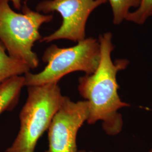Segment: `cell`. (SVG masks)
<instances>
[{"label":"cell","instance_id":"1","mask_svg":"<svg viewBox=\"0 0 152 152\" xmlns=\"http://www.w3.org/2000/svg\"><path fill=\"white\" fill-rule=\"evenodd\" d=\"M98 40L100 59L98 68L92 74L79 78L78 90L88 104L87 124L93 125L101 121L107 135L116 136L121 133L124 126L120 110L130 106L120 98L117 75L127 68L129 61L125 59L112 60L114 46L112 33L100 35Z\"/></svg>","mask_w":152,"mask_h":152},{"label":"cell","instance_id":"2","mask_svg":"<svg viewBox=\"0 0 152 152\" xmlns=\"http://www.w3.org/2000/svg\"><path fill=\"white\" fill-rule=\"evenodd\" d=\"M27 87V99L19 114L20 129L6 152H34L64 96L58 82Z\"/></svg>","mask_w":152,"mask_h":152},{"label":"cell","instance_id":"3","mask_svg":"<svg viewBox=\"0 0 152 152\" xmlns=\"http://www.w3.org/2000/svg\"><path fill=\"white\" fill-rule=\"evenodd\" d=\"M10 0H0V41L11 57L20 60L30 69L39 65L38 56L33 51L34 44L42 39L39 28L51 22L53 15L33 11L26 4L22 13L14 11Z\"/></svg>","mask_w":152,"mask_h":152},{"label":"cell","instance_id":"4","mask_svg":"<svg viewBox=\"0 0 152 152\" xmlns=\"http://www.w3.org/2000/svg\"><path fill=\"white\" fill-rule=\"evenodd\" d=\"M42 59L47 65L38 73L29 72L24 75L25 86L58 82L64 76L75 72L92 74L100 62V44L97 39L89 37L68 48L51 45L45 51Z\"/></svg>","mask_w":152,"mask_h":152},{"label":"cell","instance_id":"5","mask_svg":"<svg viewBox=\"0 0 152 152\" xmlns=\"http://www.w3.org/2000/svg\"><path fill=\"white\" fill-rule=\"evenodd\" d=\"M106 2L105 0H45L39 2L36 6V11L44 14L56 11L63 19L60 27L42 38L40 41L48 43L55 40L68 39L78 42L84 39L90 14Z\"/></svg>","mask_w":152,"mask_h":152},{"label":"cell","instance_id":"6","mask_svg":"<svg viewBox=\"0 0 152 152\" xmlns=\"http://www.w3.org/2000/svg\"><path fill=\"white\" fill-rule=\"evenodd\" d=\"M89 114L86 100L74 102L64 96L48 130L49 148L46 152H78L77 136Z\"/></svg>","mask_w":152,"mask_h":152},{"label":"cell","instance_id":"7","mask_svg":"<svg viewBox=\"0 0 152 152\" xmlns=\"http://www.w3.org/2000/svg\"><path fill=\"white\" fill-rule=\"evenodd\" d=\"M24 81V76H15L0 83V114L16 106Z\"/></svg>","mask_w":152,"mask_h":152},{"label":"cell","instance_id":"8","mask_svg":"<svg viewBox=\"0 0 152 152\" xmlns=\"http://www.w3.org/2000/svg\"><path fill=\"white\" fill-rule=\"evenodd\" d=\"M27 64L11 57L0 41V83L15 76L26 75L30 71Z\"/></svg>","mask_w":152,"mask_h":152},{"label":"cell","instance_id":"9","mask_svg":"<svg viewBox=\"0 0 152 152\" xmlns=\"http://www.w3.org/2000/svg\"><path fill=\"white\" fill-rule=\"evenodd\" d=\"M111 6L115 25H120L130 13L131 8L136 9L140 4L141 0H105Z\"/></svg>","mask_w":152,"mask_h":152},{"label":"cell","instance_id":"10","mask_svg":"<svg viewBox=\"0 0 152 152\" xmlns=\"http://www.w3.org/2000/svg\"><path fill=\"white\" fill-rule=\"evenodd\" d=\"M152 16V0H141L139 6L134 11H130L126 20L138 25L144 24Z\"/></svg>","mask_w":152,"mask_h":152},{"label":"cell","instance_id":"11","mask_svg":"<svg viewBox=\"0 0 152 152\" xmlns=\"http://www.w3.org/2000/svg\"><path fill=\"white\" fill-rule=\"evenodd\" d=\"M11 1L14 8L17 10H20L22 7L21 0H10Z\"/></svg>","mask_w":152,"mask_h":152},{"label":"cell","instance_id":"12","mask_svg":"<svg viewBox=\"0 0 152 152\" xmlns=\"http://www.w3.org/2000/svg\"><path fill=\"white\" fill-rule=\"evenodd\" d=\"M78 152H92V151H85V150H80V151H78Z\"/></svg>","mask_w":152,"mask_h":152},{"label":"cell","instance_id":"13","mask_svg":"<svg viewBox=\"0 0 152 152\" xmlns=\"http://www.w3.org/2000/svg\"><path fill=\"white\" fill-rule=\"evenodd\" d=\"M148 152H152V148L151 149H150V150L148 151Z\"/></svg>","mask_w":152,"mask_h":152}]
</instances>
